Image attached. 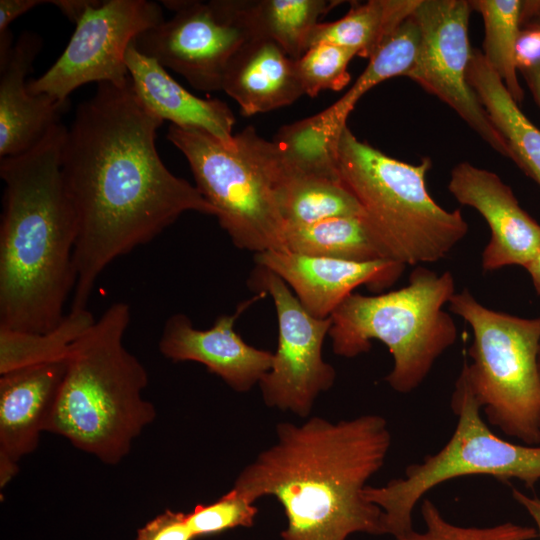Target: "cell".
<instances>
[{
    "label": "cell",
    "instance_id": "cell-5",
    "mask_svg": "<svg viewBox=\"0 0 540 540\" xmlns=\"http://www.w3.org/2000/svg\"><path fill=\"white\" fill-rule=\"evenodd\" d=\"M337 160L340 178L358 200L385 259L403 265L437 262L467 234L461 211L443 209L427 191L430 158L417 165L394 159L360 141L346 126Z\"/></svg>",
    "mask_w": 540,
    "mask_h": 540
},
{
    "label": "cell",
    "instance_id": "cell-37",
    "mask_svg": "<svg viewBox=\"0 0 540 540\" xmlns=\"http://www.w3.org/2000/svg\"><path fill=\"white\" fill-rule=\"evenodd\" d=\"M519 73H521L529 87L534 101L540 108V62L531 67L519 70Z\"/></svg>",
    "mask_w": 540,
    "mask_h": 540
},
{
    "label": "cell",
    "instance_id": "cell-21",
    "mask_svg": "<svg viewBox=\"0 0 540 540\" xmlns=\"http://www.w3.org/2000/svg\"><path fill=\"white\" fill-rule=\"evenodd\" d=\"M467 81L504 137L512 161L540 185V129L522 112L481 51L472 49Z\"/></svg>",
    "mask_w": 540,
    "mask_h": 540
},
{
    "label": "cell",
    "instance_id": "cell-16",
    "mask_svg": "<svg viewBox=\"0 0 540 540\" xmlns=\"http://www.w3.org/2000/svg\"><path fill=\"white\" fill-rule=\"evenodd\" d=\"M255 262L278 275L302 306L320 319L330 317L361 285L374 291L392 285L405 267L388 259L355 262L276 250L255 254Z\"/></svg>",
    "mask_w": 540,
    "mask_h": 540
},
{
    "label": "cell",
    "instance_id": "cell-20",
    "mask_svg": "<svg viewBox=\"0 0 540 540\" xmlns=\"http://www.w3.org/2000/svg\"><path fill=\"white\" fill-rule=\"evenodd\" d=\"M222 91L252 116L287 106L304 95L295 60L274 41L256 37L230 61Z\"/></svg>",
    "mask_w": 540,
    "mask_h": 540
},
{
    "label": "cell",
    "instance_id": "cell-23",
    "mask_svg": "<svg viewBox=\"0 0 540 540\" xmlns=\"http://www.w3.org/2000/svg\"><path fill=\"white\" fill-rule=\"evenodd\" d=\"M421 0H370L354 4L342 18L320 22L314 29L309 48L320 42L337 44L370 59L381 43L407 18Z\"/></svg>",
    "mask_w": 540,
    "mask_h": 540
},
{
    "label": "cell",
    "instance_id": "cell-14",
    "mask_svg": "<svg viewBox=\"0 0 540 540\" xmlns=\"http://www.w3.org/2000/svg\"><path fill=\"white\" fill-rule=\"evenodd\" d=\"M448 190L486 220L491 238L482 254L484 271L509 265L524 268L540 250V224L520 206L512 189L489 170L468 162L451 171Z\"/></svg>",
    "mask_w": 540,
    "mask_h": 540
},
{
    "label": "cell",
    "instance_id": "cell-9",
    "mask_svg": "<svg viewBox=\"0 0 540 540\" xmlns=\"http://www.w3.org/2000/svg\"><path fill=\"white\" fill-rule=\"evenodd\" d=\"M451 407L457 425L442 449L409 465L403 477L365 488L367 499L383 512L386 534L398 538L413 529L416 504L429 490L451 479L487 475L501 481L517 479L531 489L540 481V446L511 443L494 434L480 414L481 407L463 369L455 383Z\"/></svg>",
    "mask_w": 540,
    "mask_h": 540
},
{
    "label": "cell",
    "instance_id": "cell-1",
    "mask_svg": "<svg viewBox=\"0 0 540 540\" xmlns=\"http://www.w3.org/2000/svg\"><path fill=\"white\" fill-rule=\"evenodd\" d=\"M162 123L139 100L130 79L124 85L99 83L76 109L61 165L77 219L71 308H87L107 266L183 213L216 216L196 186L162 162L155 144Z\"/></svg>",
    "mask_w": 540,
    "mask_h": 540
},
{
    "label": "cell",
    "instance_id": "cell-35",
    "mask_svg": "<svg viewBox=\"0 0 540 540\" xmlns=\"http://www.w3.org/2000/svg\"><path fill=\"white\" fill-rule=\"evenodd\" d=\"M93 0H52L55 5L71 22L76 23Z\"/></svg>",
    "mask_w": 540,
    "mask_h": 540
},
{
    "label": "cell",
    "instance_id": "cell-18",
    "mask_svg": "<svg viewBox=\"0 0 540 540\" xmlns=\"http://www.w3.org/2000/svg\"><path fill=\"white\" fill-rule=\"evenodd\" d=\"M41 47L39 36L24 32L9 49L0 51V158L31 149L60 123L69 105L28 89L25 78Z\"/></svg>",
    "mask_w": 540,
    "mask_h": 540
},
{
    "label": "cell",
    "instance_id": "cell-13",
    "mask_svg": "<svg viewBox=\"0 0 540 540\" xmlns=\"http://www.w3.org/2000/svg\"><path fill=\"white\" fill-rule=\"evenodd\" d=\"M253 284L268 293L278 320V345L271 369L259 382L268 407L306 418L317 397L336 378L333 366L322 357V346L331 328V317L312 316L275 273L257 265Z\"/></svg>",
    "mask_w": 540,
    "mask_h": 540
},
{
    "label": "cell",
    "instance_id": "cell-19",
    "mask_svg": "<svg viewBox=\"0 0 540 540\" xmlns=\"http://www.w3.org/2000/svg\"><path fill=\"white\" fill-rule=\"evenodd\" d=\"M132 87L143 105L162 121L205 131L230 143L235 117L218 99L199 98L182 87L158 61L130 44L125 56Z\"/></svg>",
    "mask_w": 540,
    "mask_h": 540
},
{
    "label": "cell",
    "instance_id": "cell-33",
    "mask_svg": "<svg viewBox=\"0 0 540 540\" xmlns=\"http://www.w3.org/2000/svg\"><path fill=\"white\" fill-rule=\"evenodd\" d=\"M540 62V28L526 25L521 28L516 43L518 72Z\"/></svg>",
    "mask_w": 540,
    "mask_h": 540
},
{
    "label": "cell",
    "instance_id": "cell-32",
    "mask_svg": "<svg viewBox=\"0 0 540 540\" xmlns=\"http://www.w3.org/2000/svg\"><path fill=\"white\" fill-rule=\"evenodd\" d=\"M186 513L166 510L137 532L135 540H193Z\"/></svg>",
    "mask_w": 540,
    "mask_h": 540
},
{
    "label": "cell",
    "instance_id": "cell-27",
    "mask_svg": "<svg viewBox=\"0 0 540 540\" xmlns=\"http://www.w3.org/2000/svg\"><path fill=\"white\" fill-rule=\"evenodd\" d=\"M87 308H71L46 332L0 328V375L26 366L63 361L74 343L95 323Z\"/></svg>",
    "mask_w": 540,
    "mask_h": 540
},
{
    "label": "cell",
    "instance_id": "cell-22",
    "mask_svg": "<svg viewBox=\"0 0 540 540\" xmlns=\"http://www.w3.org/2000/svg\"><path fill=\"white\" fill-rule=\"evenodd\" d=\"M419 44L420 29L412 15L381 43L349 91L332 106L313 116L318 127L339 139L360 98L379 83L404 76L415 61Z\"/></svg>",
    "mask_w": 540,
    "mask_h": 540
},
{
    "label": "cell",
    "instance_id": "cell-24",
    "mask_svg": "<svg viewBox=\"0 0 540 540\" xmlns=\"http://www.w3.org/2000/svg\"><path fill=\"white\" fill-rule=\"evenodd\" d=\"M279 202L285 227L335 217H362L358 200L341 178L296 172L287 165Z\"/></svg>",
    "mask_w": 540,
    "mask_h": 540
},
{
    "label": "cell",
    "instance_id": "cell-8",
    "mask_svg": "<svg viewBox=\"0 0 540 540\" xmlns=\"http://www.w3.org/2000/svg\"><path fill=\"white\" fill-rule=\"evenodd\" d=\"M450 310L472 328L469 385L488 422L525 445L540 443V317L522 318L487 308L468 289L455 293Z\"/></svg>",
    "mask_w": 540,
    "mask_h": 540
},
{
    "label": "cell",
    "instance_id": "cell-34",
    "mask_svg": "<svg viewBox=\"0 0 540 540\" xmlns=\"http://www.w3.org/2000/svg\"><path fill=\"white\" fill-rule=\"evenodd\" d=\"M48 3L43 0H1L0 1V35L9 32V25L17 17L32 8Z\"/></svg>",
    "mask_w": 540,
    "mask_h": 540
},
{
    "label": "cell",
    "instance_id": "cell-11",
    "mask_svg": "<svg viewBox=\"0 0 540 540\" xmlns=\"http://www.w3.org/2000/svg\"><path fill=\"white\" fill-rule=\"evenodd\" d=\"M163 21L157 3L146 0L94 1L77 20L75 31L55 63L28 82L32 94L59 101L90 82L124 85L125 56L138 35Z\"/></svg>",
    "mask_w": 540,
    "mask_h": 540
},
{
    "label": "cell",
    "instance_id": "cell-6",
    "mask_svg": "<svg viewBox=\"0 0 540 540\" xmlns=\"http://www.w3.org/2000/svg\"><path fill=\"white\" fill-rule=\"evenodd\" d=\"M455 294L449 271L438 275L417 266L408 285L388 293L349 295L333 312L328 335L333 352L353 358L384 343L394 359L385 380L399 393L416 389L434 362L457 339V328L443 306Z\"/></svg>",
    "mask_w": 540,
    "mask_h": 540
},
{
    "label": "cell",
    "instance_id": "cell-30",
    "mask_svg": "<svg viewBox=\"0 0 540 540\" xmlns=\"http://www.w3.org/2000/svg\"><path fill=\"white\" fill-rule=\"evenodd\" d=\"M425 523L423 532L411 529L396 540H532L538 537L536 528L511 522L491 527H463L447 521L429 499L421 504Z\"/></svg>",
    "mask_w": 540,
    "mask_h": 540
},
{
    "label": "cell",
    "instance_id": "cell-36",
    "mask_svg": "<svg viewBox=\"0 0 540 540\" xmlns=\"http://www.w3.org/2000/svg\"><path fill=\"white\" fill-rule=\"evenodd\" d=\"M512 496L533 518L540 539V498L528 496L515 488L512 489Z\"/></svg>",
    "mask_w": 540,
    "mask_h": 540
},
{
    "label": "cell",
    "instance_id": "cell-39",
    "mask_svg": "<svg viewBox=\"0 0 540 540\" xmlns=\"http://www.w3.org/2000/svg\"><path fill=\"white\" fill-rule=\"evenodd\" d=\"M526 25H533V26H536V27L540 28V15L538 17H536L535 19H533L532 21H530Z\"/></svg>",
    "mask_w": 540,
    "mask_h": 540
},
{
    "label": "cell",
    "instance_id": "cell-28",
    "mask_svg": "<svg viewBox=\"0 0 540 540\" xmlns=\"http://www.w3.org/2000/svg\"><path fill=\"white\" fill-rule=\"evenodd\" d=\"M472 10L480 13L485 37L482 52L513 100L520 104L524 90L519 82L516 43L522 28L521 0H472Z\"/></svg>",
    "mask_w": 540,
    "mask_h": 540
},
{
    "label": "cell",
    "instance_id": "cell-26",
    "mask_svg": "<svg viewBox=\"0 0 540 540\" xmlns=\"http://www.w3.org/2000/svg\"><path fill=\"white\" fill-rule=\"evenodd\" d=\"M341 1L247 0V9L257 37L277 43L292 59L308 49L311 35L327 14Z\"/></svg>",
    "mask_w": 540,
    "mask_h": 540
},
{
    "label": "cell",
    "instance_id": "cell-3",
    "mask_svg": "<svg viewBox=\"0 0 540 540\" xmlns=\"http://www.w3.org/2000/svg\"><path fill=\"white\" fill-rule=\"evenodd\" d=\"M66 132L58 123L31 149L0 158V328L46 332L66 315L77 238L61 167Z\"/></svg>",
    "mask_w": 540,
    "mask_h": 540
},
{
    "label": "cell",
    "instance_id": "cell-31",
    "mask_svg": "<svg viewBox=\"0 0 540 540\" xmlns=\"http://www.w3.org/2000/svg\"><path fill=\"white\" fill-rule=\"evenodd\" d=\"M258 509L246 497L232 488L208 505H197L186 513L194 537L216 534L235 527H251Z\"/></svg>",
    "mask_w": 540,
    "mask_h": 540
},
{
    "label": "cell",
    "instance_id": "cell-10",
    "mask_svg": "<svg viewBox=\"0 0 540 540\" xmlns=\"http://www.w3.org/2000/svg\"><path fill=\"white\" fill-rule=\"evenodd\" d=\"M163 4L175 12L174 16L138 35L136 48L182 75L197 90H222L230 61L257 37L247 0H173Z\"/></svg>",
    "mask_w": 540,
    "mask_h": 540
},
{
    "label": "cell",
    "instance_id": "cell-4",
    "mask_svg": "<svg viewBox=\"0 0 540 540\" xmlns=\"http://www.w3.org/2000/svg\"><path fill=\"white\" fill-rule=\"evenodd\" d=\"M130 317L128 304L115 302L74 343L46 427L108 465L120 463L156 418L143 397L148 373L123 343Z\"/></svg>",
    "mask_w": 540,
    "mask_h": 540
},
{
    "label": "cell",
    "instance_id": "cell-25",
    "mask_svg": "<svg viewBox=\"0 0 540 540\" xmlns=\"http://www.w3.org/2000/svg\"><path fill=\"white\" fill-rule=\"evenodd\" d=\"M283 251L355 262L385 259L359 216L286 226Z\"/></svg>",
    "mask_w": 540,
    "mask_h": 540
},
{
    "label": "cell",
    "instance_id": "cell-17",
    "mask_svg": "<svg viewBox=\"0 0 540 540\" xmlns=\"http://www.w3.org/2000/svg\"><path fill=\"white\" fill-rule=\"evenodd\" d=\"M63 361L31 365L0 375V488L18 472L46 432L64 377Z\"/></svg>",
    "mask_w": 540,
    "mask_h": 540
},
{
    "label": "cell",
    "instance_id": "cell-29",
    "mask_svg": "<svg viewBox=\"0 0 540 540\" xmlns=\"http://www.w3.org/2000/svg\"><path fill=\"white\" fill-rule=\"evenodd\" d=\"M357 56L352 49L328 42L311 46L295 60L304 94L315 97L323 90H342L350 81L347 67Z\"/></svg>",
    "mask_w": 540,
    "mask_h": 540
},
{
    "label": "cell",
    "instance_id": "cell-7",
    "mask_svg": "<svg viewBox=\"0 0 540 540\" xmlns=\"http://www.w3.org/2000/svg\"><path fill=\"white\" fill-rule=\"evenodd\" d=\"M168 140L187 159L196 188L215 208L233 244L257 253L283 251L279 193L286 174L273 141L248 126L230 143L198 129L170 125Z\"/></svg>",
    "mask_w": 540,
    "mask_h": 540
},
{
    "label": "cell",
    "instance_id": "cell-15",
    "mask_svg": "<svg viewBox=\"0 0 540 540\" xmlns=\"http://www.w3.org/2000/svg\"><path fill=\"white\" fill-rule=\"evenodd\" d=\"M260 297L242 303L234 314L219 316L206 330L195 328L185 314L171 315L164 323L159 351L174 362L201 363L233 390L249 391L271 369L273 353L247 344L235 331L234 324Z\"/></svg>",
    "mask_w": 540,
    "mask_h": 540
},
{
    "label": "cell",
    "instance_id": "cell-12",
    "mask_svg": "<svg viewBox=\"0 0 540 540\" xmlns=\"http://www.w3.org/2000/svg\"><path fill=\"white\" fill-rule=\"evenodd\" d=\"M471 10L466 0H421L413 13L420 44L404 76L450 106L492 149L512 159L504 137L467 81Z\"/></svg>",
    "mask_w": 540,
    "mask_h": 540
},
{
    "label": "cell",
    "instance_id": "cell-2",
    "mask_svg": "<svg viewBox=\"0 0 540 540\" xmlns=\"http://www.w3.org/2000/svg\"><path fill=\"white\" fill-rule=\"evenodd\" d=\"M276 435V442L239 473L233 488L252 503L264 496L280 502L288 521L283 540L386 534L381 508L365 495L391 445L382 416L281 422Z\"/></svg>",
    "mask_w": 540,
    "mask_h": 540
},
{
    "label": "cell",
    "instance_id": "cell-40",
    "mask_svg": "<svg viewBox=\"0 0 540 540\" xmlns=\"http://www.w3.org/2000/svg\"><path fill=\"white\" fill-rule=\"evenodd\" d=\"M537 367H538V372L540 376V344H539V349H538V354H537Z\"/></svg>",
    "mask_w": 540,
    "mask_h": 540
},
{
    "label": "cell",
    "instance_id": "cell-38",
    "mask_svg": "<svg viewBox=\"0 0 540 540\" xmlns=\"http://www.w3.org/2000/svg\"><path fill=\"white\" fill-rule=\"evenodd\" d=\"M525 269L531 277L535 291L540 296V250Z\"/></svg>",
    "mask_w": 540,
    "mask_h": 540
}]
</instances>
